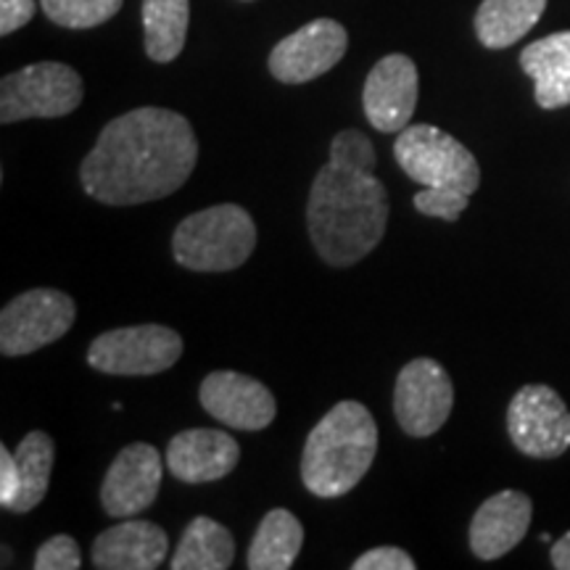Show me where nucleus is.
Instances as JSON below:
<instances>
[{
  "label": "nucleus",
  "mask_w": 570,
  "mask_h": 570,
  "mask_svg": "<svg viewBox=\"0 0 570 570\" xmlns=\"http://www.w3.org/2000/svg\"><path fill=\"white\" fill-rule=\"evenodd\" d=\"M198 161V140L183 114L156 106L127 111L104 127L85 156V194L109 206L159 202L180 190Z\"/></svg>",
  "instance_id": "nucleus-1"
},
{
  "label": "nucleus",
  "mask_w": 570,
  "mask_h": 570,
  "mask_svg": "<svg viewBox=\"0 0 570 570\" xmlns=\"http://www.w3.org/2000/svg\"><path fill=\"white\" fill-rule=\"evenodd\" d=\"M375 148L365 132L344 130L331 142V159L312 183L306 227L320 259L348 267L381 244L389 225V194L373 175Z\"/></svg>",
  "instance_id": "nucleus-2"
},
{
  "label": "nucleus",
  "mask_w": 570,
  "mask_h": 570,
  "mask_svg": "<svg viewBox=\"0 0 570 570\" xmlns=\"http://www.w3.org/2000/svg\"><path fill=\"white\" fill-rule=\"evenodd\" d=\"M394 156L404 175L423 185L415 196V209L425 217L458 223L481 185L475 156L458 138L433 125L404 127L394 142Z\"/></svg>",
  "instance_id": "nucleus-3"
},
{
  "label": "nucleus",
  "mask_w": 570,
  "mask_h": 570,
  "mask_svg": "<svg viewBox=\"0 0 570 570\" xmlns=\"http://www.w3.org/2000/svg\"><path fill=\"white\" fill-rule=\"evenodd\" d=\"M377 452V425L365 404L338 402L312 428L302 454V481L315 497L336 499L367 475Z\"/></svg>",
  "instance_id": "nucleus-4"
},
{
  "label": "nucleus",
  "mask_w": 570,
  "mask_h": 570,
  "mask_svg": "<svg viewBox=\"0 0 570 570\" xmlns=\"http://www.w3.org/2000/svg\"><path fill=\"white\" fill-rule=\"evenodd\" d=\"M256 246V225L244 206L219 204L185 217L173 235L177 265L194 273H230Z\"/></svg>",
  "instance_id": "nucleus-5"
},
{
  "label": "nucleus",
  "mask_w": 570,
  "mask_h": 570,
  "mask_svg": "<svg viewBox=\"0 0 570 570\" xmlns=\"http://www.w3.org/2000/svg\"><path fill=\"white\" fill-rule=\"evenodd\" d=\"M82 77L67 63H30L6 75L0 82V122L67 117L82 104Z\"/></svg>",
  "instance_id": "nucleus-6"
},
{
  "label": "nucleus",
  "mask_w": 570,
  "mask_h": 570,
  "mask_svg": "<svg viewBox=\"0 0 570 570\" xmlns=\"http://www.w3.org/2000/svg\"><path fill=\"white\" fill-rule=\"evenodd\" d=\"M183 356V338L167 325H130L101 333L88 348V365L106 375H156Z\"/></svg>",
  "instance_id": "nucleus-7"
},
{
  "label": "nucleus",
  "mask_w": 570,
  "mask_h": 570,
  "mask_svg": "<svg viewBox=\"0 0 570 570\" xmlns=\"http://www.w3.org/2000/svg\"><path fill=\"white\" fill-rule=\"evenodd\" d=\"M75 298L53 288H32L11 298L0 312V352L32 354L59 341L75 325Z\"/></svg>",
  "instance_id": "nucleus-8"
},
{
  "label": "nucleus",
  "mask_w": 570,
  "mask_h": 570,
  "mask_svg": "<svg viewBox=\"0 0 570 570\" xmlns=\"http://www.w3.org/2000/svg\"><path fill=\"white\" fill-rule=\"evenodd\" d=\"M508 431L525 458H560L570 449V412L550 386H523L510 402Z\"/></svg>",
  "instance_id": "nucleus-9"
},
{
  "label": "nucleus",
  "mask_w": 570,
  "mask_h": 570,
  "mask_svg": "<svg viewBox=\"0 0 570 570\" xmlns=\"http://www.w3.org/2000/svg\"><path fill=\"white\" fill-rule=\"evenodd\" d=\"M454 407L452 377L436 360H412L402 367L394 389V415L404 433L433 436Z\"/></svg>",
  "instance_id": "nucleus-10"
},
{
  "label": "nucleus",
  "mask_w": 570,
  "mask_h": 570,
  "mask_svg": "<svg viewBox=\"0 0 570 570\" xmlns=\"http://www.w3.org/2000/svg\"><path fill=\"white\" fill-rule=\"evenodd\" d=\"M348 35L336 19H315L269 53V75L285 85H302L323 77L344 59Z\"/></svg>",
  "instance_id": "nucleus-11"
},
{
  "label": "nucleus",
  "mask_w": 570,
  "mask_h": 570,
  "mask_svg": "<svg viewBox=\"0 0 570 570\" xmlns=\"http://www.w3.org/2000/svg\"><path fill=\"white\" fill-rule=\"evenodd\" d=\"M202 407L214 420L235 431H265L275 420L277 404L273 391L252 375L217 370L204 377L198 389Z\"/></svg>",
  "instance_id": "nucleus-12"
},
{
  "label": "nucleus",
  "mask_w": 570,
  "mask_h": 570,
  "mask_svg": "<svg viewBox=\"0 0 570 570\" xmlns=\"http://www.w3.org/2000/svg\"><path fill=\"white\" fill-rule=\"evenodd\" d=\"M367 122L377 132H402L417 106V67L410 56L391 53L370 69L362 90Z\"/></svg>",
  "instance_id": "nucleus-13"
},
{
  "label": "nucleus",
  "mask_w": 570,
  "mask_h": 570,
  "mask_svg": "<svg viewBox=\"0 0 570 570\" xmlns=\"http://www.w3.org/2000/svg\"><path fill=\"white\" fill-rule=\"evenodd\" d=\"M161 489V454L151 444H130L117 454L101 483V508L111 518H135Z\"/></svg>",
  "instance_id": "nucleus-14"
},
{
  "label": "nucleus",
  "mask_w": 570,
  "mask_h": 570,
  "mask_svg": "<svg viewBox=\"0 0 570 570\" xmlns=\"http://www.w3.org/2000/svg\"><path fill=\"white\" fill-rule=\"evenodd\" d=\"M240 460L233 436L214 428H190L177 433L167 446V468L183 483H209L230 475Z\"/></svg>",
  "instance_id": "nucleus-15"
},
{
  "label": "nucleus",
  "mask_w": 570,
  "mask_h": 570,
  "mask_svg": "<svg viewBox=\"0 0 570 570\" xmlns=\"http://www.w3.org/2000/svg\"><path fill=\"white\" fill-rule=\"evenodd\" d=\"M533 515L523 491H499L475 510L470 523V550L479 560H499L523 541Z\"/></svg>",
  "instance_id": "nucleus-16"
},
{
  "label": "nucleus",
  "mask_w": 570,
  "mask_h": 570,
  "mask_svg": "<svg viewBox=\"0 0 570 570\" xmlns=\"http://www.w3.org/2000/svg\"><path fill=\"white\" fill-rule=\"evenodd\" d=\"M169 539L151 520H122L92 541V566L101 570H154L167 560Z\"/></svg>",
  "instance_id": "nucleus-17"
},
{
  "label": "nucleus",
  "mask_w": 570,
  "mask_h": 570,
  "mask_svg": "<svg viewBox=\"0 0 570 570\" xmlns=\"http://www.w3.org/2000/svg\"><path fill=\"white\" fill-rule=\"evenodd\" d=\"M520 69L533 80V98L541 109L570 106V30L552 32L525 46Z\"/></svg>",
  "instance_id": "nucleus-18"
},
{
  "label": "nucleus",
  "mask_w": 570,
  "mask_h": 570,
  "mask_svg": "<svg viewBox=\"0 0 570 570\" xmlns=\"http://www.w3.org/2000/svg\"><path fill=\"white\" fill-rule=\"evenodd\" d=\"M547 0H483L475 11V35L489 51H504L539 24Z\"/></svg>",
  "instance_id": "nucleus-19"
},
{
  "label": "nucleus",
  "mask_w": 570,
  "mask_h": 570,
  "mask_svg": "<svg viewBox=\"0 0 570 570\" xmlns=\"http://www.w3.org/2000/svg\"><path fill=\"white\" fill-rule=\"evenodd\" d=\"M235 560V539L217 520L198 515L183 531L173 570H227Z\"/></svg>",
  "instance_id": "nucleus-20"
},
{
  "label": "nucleus",
  "mask_w": 570,
  "mask_h": 570,
  "mask_svg": "<svg viewBox=\"0 0 570 570\" xmlns=\"http://www.w3.org/2000/svg\"><path fill=\"white\" fill-rule=\"evenodd\" d=\"M304 544V529L288 510H269L248 547L252 570H288Z\"/></svg>",
  "instance_id": "nucleus-21"
},
{
  "label": "nucleus",
  "mask_w": 570,
  "mask_h": 570,
  "mask_svg": "<svg viewBox=\"0 0 570 570\" xmlns=\"http://www.w3.org/2000/svg\"><path fill=\"white\" fill-rule=\"evenodd\" d=\"M190 0H142V35L151 61L169 63L183 53L188 38Z\"/></svg>",
  "instance_id": "nucleus-22"
},
{
  "label": "nucleus",
  "mask_w": 570,
  "mask_h": 570,
  "mask_svg": "<svg viewBox=\"0 0 570 570\" xmlns=\"http://www.w3.org/2000/svg\"><path fill=\"white\" fill-rule=\"evenodd\" d=\"M19 468V497L13 499L11 512L24 515L32 512L48 494V483H51L53 470V439L42 431H32L21 439V444L13 452Z\"/></svg>",
  "instance_id": "nucleus-23"
},
{
  "label": "nucleus",
  "mask_w": 570,
  "mask_h": 570,
  "mask_svg": "<svg viewBox=\"0 0 570 570\" xmlns=\"http://www.w3.org/2000/svg\"><path fill=\"white\" fill-rule=\"evenodd\" d=\"M125 0H40L46 17L67 30H92L122 11Z\"/></svg>",
  "instance_id": "nucleus-24"
},
{
  "label": "nucleus",
  "mask_w": 570,
  "mask_h": 570,
  "mask_svg": "<svg viewBox=\"0 0 570 570\" xmlns=\"http://www.w3.org/2000/svg\"><path fill=\"white\" fill-rule=\"evenodd\" d=\"M82 566V554L77 541L59 533V537L42 541L38 554H35V568L38 570H77Z\"/></svg>",
  "instance_id": "nucleus-25"
},
{
  "label": "nucleus",
  "mask_w": 570,
  "mask_h": 570,
  "mask_svg": "<svg viewBox=\"0 0 570 570\" xmlns=\"http://www.w3.org/2000/svg\"><path fill=\"white\" fill-rule=\"evenodd\" d=\"M354 570H415V560L399 547H375L354 560Z\"/></svg>",
  "instance_id": "nucleus-26"
},
{
  "label": "nucleus",
  "mask_w": 570,
  "mask_h": 570,
  "mask_svg": "<svg viewBox=\"0 0 570 570\" xmlns=\"http://www.w3.org/2000/svg\"><path fill=\"white\" fill-rule=\"evenodd\" d=\"M35 17V0H0V35L21 30Z\"/></svg>",
  "instance_id": "nucleus-27"
},
{
  "label": "nucleus",
  "mask_w": 570,
  "mask_h": 570,
  "mask_svg": "<svg viewBox=\"0 0 570 570\" xmlns=\"http://www.w3.org/2000/svg\"><path fill=\"white\" fill-rule=\"evenodd\" d=\"M19 497V468L17 458L6 446H0V504L11 510L13 499Z\"/></svg>",
  "instance_id": "nucleus-28"
},
{
  "label": "nucleus",
  "mask_w": 570,
  "mask_h": 570,
  "mask_svg": "<svg viewBox=\"0 0 570 570\" xmlns=\"http://www.w3.org/2000/svg\"><path fill=\"white\" fill-rule=\"evenodd\" d=\"M552 566L558 570H570V531L552 544Z\"/></svg>",
  "instance_id": "nucleus-29"
}]
</instances>
